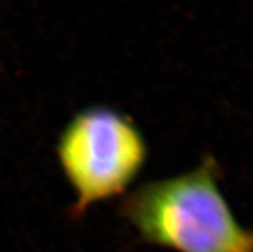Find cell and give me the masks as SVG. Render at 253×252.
I'll return each instance as SVG.
<instances>
[{
  "mask_svg": "<svg viewBox=\"0 0 253 252\" xmlns=\"http://www.w3.org/2000/svg\"><path fill=\"white\" fill-rule=\"evenodd\" d=\"M211 156L172 178L141 184L122 198L120 215L141 241L176 252H253V229L237 220Z\"/></svg>",
  "mask_w": 253,
  "mask_h": 252,
  "instance_id": "cell-1",
  "label": "cell"
},
{
  "mask_svg": "<svg viewBox=\"0 0 253 252\" xmlns=\"http://www.w3.org/2000/svg\"><path fill=\"white\" fill-rule=\"evenodd\" d=\"M55 153L76 195L70 216L77 220L94 204L126 193L144 169L149 148L130 116L109 105H90L66 124Z\"/></svg>",
  "mask_w": 253,
  "mask_h": 252,
  "instance_id": "cell-2",
  "label": "cell"
}]
</instances>
